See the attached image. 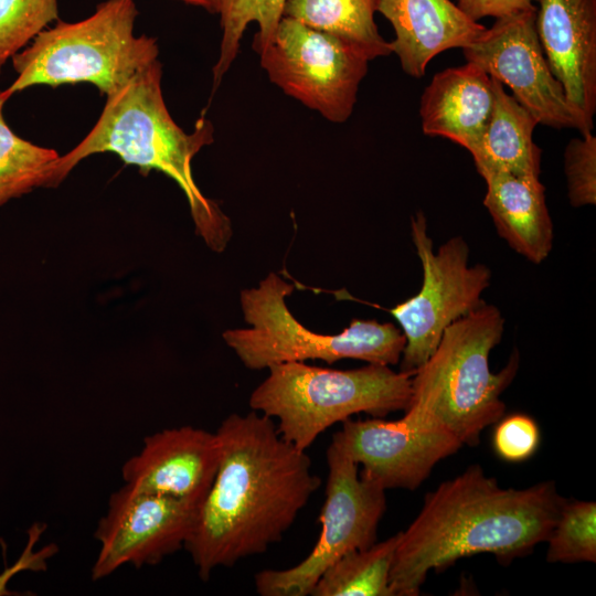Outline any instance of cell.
Masks as SVG:
<instances>
[{"mask_svg": "<svg viewBox=\"0 0 596 596\" xmlns=\"http://www.w3.org/2000/svg\"><path fill=\"white\" fill-rule=\"evenodd\" d=\"M216 434L217 471L184 544L203 581L279 542L321 485L268 416L231 414Z\"/></svg>", "mask_w": 596, "mask_h": 596, "instance_id": "cell-1", "label": "cell"}, {"mask_svg": "<svg viewBox=\"0 0 596 596\" xmlns=\"http://www.w3.org/2000/svg\"><path fill=\"white\" fill-rule=\"evenodd\" d=\"M554 481L502 488L479 465L441 482L401 531L390 587L393 596H416L428 573L462 557L490 553L502 563L546 542L565 502Z\"/></svg>", "mask_w": 596, "mask_h": 596, "instance_id": "cell-2", "label": "cell"}, {"mask_svg": "<svg viewBox=\"0 0 596 596\" xmlns=\"http://www.w3.org/2000/svg\"><path fill=\"white\" fill-rule=\"evenodd\" d=\"M159 60L136 73L106 96L102 114L91 131L55 162L46 188H56L89 156L113 152L142 174L157 170L171 178L184 193L196 234L214 252H223L232 236L230 219L206 198L193 178L192 160L213 142L209 119L196 120L185 132L171 117L161 88Z\"/></svg>", "mask_w": 596, "mask_h": 596, "instance_id": "cell-3", "label": "cell"}, {"mask_svg": "<svg viewBox=\"0 0 596 596\" xmlns=\"http://www.w3.org/2000/svg\"><path fill=\"white\" fill-rule=\"evenodd\" d=\"M503 332L501 311L487 302L454 321L412 375L407 408L445 427L462 445H478L483 429L503 417L501 394L520 366L514 349L500 371L490 370V353Z\"/></svg>", "mask_w": 596, "mask_h": 596, "instance_id": "cell-4", "label": "cell"}, {"mask_svg": "<svg viewBox=\"0 0 596 596\" xmlns=\"http://www.w3.org/2000/svg\"><path fill=\"white\" fill-rule=\"evenodd\" d=\"M268 370V376L253 391L249 406L276 418L280 436L301 450L352 415L383 418L405 411L412 394L413 374L396 372L390 365L368 363L352 370H332L285 362Z\"/></svg>", "mask_w": 596, "mask_h": 596, "instance_id": "cell-5", "label": "cell"}, {"mask_svg": "<svg viewBox=\"0 0 596 596\" xmlns=\"http://www.w3.org/2000/svg\"><path fill=\"white\" fill-rule=\"evenodd\" d=\"M137 15L134 0H106L81 21L57 20L12 56L17 77L4 92L89 83L105 96L114 93L158 60L157 40L134 33Z\"/></svg>", "mask_w": 596, "mask_h": 596, "instance_id": "cell-6", "label": "cell"}, {"mask_svg": "<svg viewBox=\"0 0 596 596\" xmlns=\"http://www.w3.org/2000/svg\"><path fill=\"white\" fill-rule=\"evenodd\" d=\"M295 286L269 273L258 287L241 291V307L248 328L223 333L226 344L251 370L285 362L342 359L396 365L405 348V336L393 323L353 319L337 334L310 331L288 309L285 298Z\"/></svg>", "mask_w": 596, "mask_h": 596, "instance_id": "cell-7", "label": "cell"}, {"mask_svg": "<svg viewBox=\"0 0 596 596\" xmlns=\"http://www.w3.org/2000/svg\"><path fill=\"white\" fill-rule=\"evenodd\" d=\"M411 234L422 265V287L389 312L406 340L400 371L414 374L435 351L445 329L485 302L481 296L490 285L491 270L485 264L469 265V246L462 236H453L435 252L421 211L411 220Z\"/></svg>", "mask_w": 596, "mask_h": 596, "instance_id": "cell-8", "label": "cell"}, {"mask_svg": "<svg viewBox=\"0 0 596 596\" xmlns=\"http://www.w3.org/2000/svg\"><path fill=\"white\" fill-rule=\"evenodd\" d=\"M326 457L328 478L318 541L295 566L258 572L254 581L262 596H308L322 573L337 560L376 542L377 528L386 510V490L361 477L359 465L334 444L329 445Z\"/></svg>", "mask_w": 596, "mask_h": 596, "instance_id": "cell-9", "label": "cell"}, {"mask_svg": "<svg viewBox=\"0 0 596 596\" xmlns=\"http://www.w3.org/2000/svg\"><path fill=\"white\" fill-rule=\"evenodd\" d=\"M259 57L273 84L336 124L352 115L372 61L359 45L287 17Z\"/></svg>", "mask_w": 596, "mask_h": 596, "instance_id": "cell-10", "label": "cell"}, {"mask_svg": "<svg viewBox=\"0 0 596 596\" xmlns=\"http://www.w3.org/2000/svg\"><path fill=\"white\" fill-rule=\"evenodd\" d=\"M536 6L496 19L491 28L462 49L467 62L512 91V96L538 121L582 134L578 117L553 75L535 28Z\"/></svg>", "mask_w": 596, "mask_h": 596, "instance_id": "cell-11", "label": "cell"}, {"mask_svg": "<svg viewBox=\"0 0 596 596\" xmlns=\"http://www.w3.org/2000/svg\"><path fill=\"white\" fill-rule=\"evenodd\" d=\"M396 421L347 419L331 443L359 466L360 476L387 489H417L462 444L448 429L406 408Z\"/></svg>", "mask_w": 596, "mask_h": 596, "instance_id": "cell-12", "label": "cell"}, {"mask_svg": "<svg viewBox=\"0 0 596 596\" xmlns=\"http://www.w3.org/2000/svg\"><path fill=\"white\" fill-rule=\"evenodd\" d=\"M200 505L187 500L131 490L127 486L110 494L106 514L95 539L99 551L92 567L98 581L124 565H155L184 544Z\"/></svg>", "mask_w": 596, "mask_h": 596, "instance_id": "cell-13", "label": "cell"}, {"mask_svg": "<svg viewBox=\"0 0 596 596\" xmlns=\"http://www.w3.org/2000/svg\"><path fill=\"white\" fill-rule=\"evenodd\" d=\"M220 457L216 432L192 426L168 428L146 437L141 450L124 464L121 475L131 490L201 505Z\"/></svg>", "mask_w": 596, "mask_h": 596, "instance_id": "cell-14", "label": "cell"}, {"mask_svg": "<svg viewBox=\"0 0 596 596\" xmlns=\"http://www.w3.org/2000/svg\"><path fill=\"white\" fill-rule=\"evenodd\" d=\"M535 28L549 66L582 126L596 113V0H539Z\"/></svg>", "mask_w": 596, "mask_h": 596, "instance_id": "cell-15", "label": "cell"}, {"mask_svg": "<svg viewBox=\"0 0 596 596\" xmlns=\"http://www.w3.org/2000/svg\"><path fill=\"white\" fill-rule=\"evenodd\" d=\"M376 12L392 24V53L397 55L402 70L415 78L426 74L436 55L468 47L487 29L450 0H376Z\"/></svg>", "mask_w": 596, "mask_h": 596, "instance_id": "cell-16", "label": "cell"}, {"mask_svg": "<svg viewBox=\"0 0 596 596\" xmlns=\"http://www.w3.org/2000/svg\"><path fill=\"white\" fill-rule=\"evenodd\" d=\"M494 105L492 78L467 62L434 75L421 97L422 130L470 151L483 135Z\"/></svg>", "mask_w": 596, "mask_h": 596, "instance_id": "cell-17", "label": "cell"}, {"mask_svg": "<svg viewBox=\"0 0 596 596\" xmlns=\"http://www.w3.org/2000/svg\"><path fill=\"white\" fill-rule=\"evenodd\" d=\"M482 178L487 185L483 205L499 236L529 262L543 263L552 251L554 231L540 178L507 172Z\"/></svg>", "mask_w": 596, "mask_h": 596, "instance_id": "cell-18", "label": "cell"}, {"mask_svg": "<svg viewBox=\"0 0 596 596\" xmlns=\"http://www.w3.org/2000/svg\"><path fill=\"white\" fill-rule=\"evenodd\" d=\"M492 82L493 111L480 140L469 151L476 170L481 177L507 172L540 178L541 149L533 141L538 121L499 81Z\"/></svg>", "mask_w": 596, "mask_h": 596, "instance_id": "cell-19", "label": "cell"}, {"mask_svg": "<svg viewBox=\"0 0 596 596\" xmlns=\"http://www.w3.org/2000/svg\"><path fill=\"white\" fill-rule=\"evenodd\" d=\"M376 0H286L283 17L364 49L372 60L392 53L375 24Z\"/></svg>", "mask_w": 596, "mask_h": 596, "instance_id": "cell-20", "label": "cell"}, {"mask_svg": "<svg viewBox=\"0 0 596 596\" xmlns=\"http://www.w3.org/2000/svg\"><path fill=\"white\" fill-rule=\"evenodd\" d=\"M401 531L363 550L349 552L330 565L311 596H393L390 574Z\"/></svg>", "mask_w": 596, "mask_h": 596, "instance_id": "cell-21", "label": "cell"}, {"mask_svg": "<svg viewBox=\"0 0 596 596\" xmlns=\"http://www.w3.org/2000/svg\"><path fill=\"white\" fill-rule=\"evenodd\" d=\"M10 97L0 89V206L12 199L46 188L60 155L18 136L7 124L3 107Z\"/></svg>", "mask_w": 596, "mask_h": 596, "instance_id": "cell-22", "label": "cell"}, {"mask_svg": "<svg viewBox=\"0 0 596 596\" xmlns=\"http://www.w3.org/2000/svg\"><path fill=\"white\" fill-rule=\"evenodd\" d=\"M286 0H220L217 14L222 38L220 53L213 66V92L237 57L244 32L251 23L258 31L253 49L260 54L273 41L283 18Z\"/></svg>", "mask_w": 596, "mask_h": 596, "instance_id": "cell-23", "label": "cell"}, {"mask_svg": "<svg viewBox=\"0 0 596 596\" xmlns=\"http://www.w3.org/2000/svg\"><path fill=\"white\" fill-rule=\"evenodd\" d=\"M546 542L550 563H595L596 502L566 499Z\"/></svg>", "mask_w": 596, "mask_h": 596, "instance_id": "cell-24", "label": "cell"}, {"mask_svg": "<svg viewBox=\"0 0 596 596\" xmlns=\"http://www.w3.org/2000/svg\"><path fill=\"white\" fill-rule=\"evenodd\" d=\"M55 20L57 0H0V72L8 60Z\"/></svg>", "mask_w": 596, "mask_h": 596, "instance_id": "cell-25", "label": "cell"}, {"mask_svg": "<svg viewBox=\"0 0 596 596\" xmlns=\"http://www.w3.org/2000/svg\"><path fill=\"white\" fill-rule=\"evenodd\" d=\"M581 136L571 139L564 151L567 196L574 207L596 203V137Z\"/></svg>", "mask_w": 596, "mask_h": 596, "instance_id": "cell-26", "label": "cell"}, {"mask_svg": "<svg viewBox=\"0 0 596 596\" xmlns=\"http://www.w3.org/2000/svg\"><path fill=\"white\" fill-rule=\"evenodd\" d=\"M497 423L492 445L501 459L521 462L534 455L540 445V429L531 416L511 414Z\"/></svg>", "mask_w": 596, "mask_h": 596, "instance_id": "cell-27", "label": "cell"}, {"mask_svg": "<svg viewBox=\"0 0 596 596\" xmlns=\"http://www.w3.org/2000/svg\"><path fill=\"white\" fill-rule=\"evenodd\" d=\"M44 531V525L41 523H34L28 531V543L12 566L7 567L0 574V596L14 595L8 588L9 582L14 575L22 571H44L46 568V561L57 551L56 545L51 544L42 547L40 551H34V545L39 541L41 534Z\"/></svg>", "mask_w": 596, "mask_h": 596, "instance_id": "cell-28", "label": "cell"}, {"mask_svg": "<svg viewBox=\"0 0 596 596\" xmlns=\"http://www.w3.org/2000/svg\"><path fill=\"white\" fill-rule=\"evenodd\" d=\"M539 0H458V8L472 21L499 19L534 7Z\"/></svg>", "mask_w": 596, "mask_h": 596, "instance_id": "cell-29", "label": "cell"}, {"mask_svg": "<svg viewBox=\"0 0 596 596\" xmlns=\"http://www.w3.org/2000/svg\"><path fill=\"white\" fill-rule=\"evenodd\" d=\"M185 3L201 7L210 13H217L220 0H179Z\"/></svg>", "mask_w": 596, "mask_h": 596, "instance_id": "cell-30", "label": "cell"}]
</instances>
